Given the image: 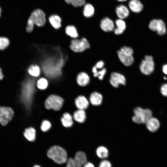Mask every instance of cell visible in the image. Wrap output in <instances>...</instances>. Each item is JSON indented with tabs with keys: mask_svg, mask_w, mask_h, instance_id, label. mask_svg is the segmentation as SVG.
<instances>
[{
	"mask_svg": "<svg viewBox=\"0 0 167 167\" xmlns=\"http://www.w3.org/2000/svg\"><path fill=\"white\" fill-rule=\"evenodd\" d=\"M61 121L63 126L66 128L71 127L74 123L72 116L67 112L63 114L61 118Z\"/></svg>",
	"mask_w": 167,
	"mask_h": 167,
	"instance_id": "obj_23",
	"label": "cell"
},
{
	"mask_svg": "<svg viewBox=\"0 0 167 167\" xmlns=\"http://www.w3.org/2000/svg\"><path fill=\"white\" fill-rule=\"evenodd\" d=\"M134 114L132 117V121L139 124L145 123L152 115V112L150 109H143L139 107L134 109Z\"/></svg>",
	"mask_w": 167,
	"mask_h": 167,
	"instance_id": "obj_4",
	"label": "cell"
},
{
	"mask_svg": "<svg viewBox=\"0 0 167 167\" xmlns=\"http://www.w3.org/2000/svg\"><path fill=\"white\" fill-rule=\"evenodd\" d=\"M14 115L12 108L0 106V123L2 125H6L12 120Z\"/></svg>",
	"mask_w": 167,
	"mask_h": 167,
	"instance_id": "obj_10",
	"label": "cell"
},
{
	"mask_svg": "<svg viewBox=\"0 0 167 167\" xmlns=\"http://www.w3.org/2000/svg\"><path fill=\"white\" fill-rule=\"evenodd\" d=\"M72 117L75 121L79 123H83L87 118L86 111L84 110L78 109L74 112Z\"/></svg>",
	"mask_w": 167,
	"mask_h": 167,
	"instance_id": "obj_20",
	"label": "cell"
},
{
	"mask_svg": "<svg viewBox=\"0 0 167 167\" xmlns=\"http://www.w3.org/2000/svg\"><path fill=\"white\" fill-rule=\"evenodd\" d=\"M95 13V9L94 6L92 4L88 3L85 4L83 9V15L87 18L92 17Z\"/></svg>",
	"mask_w": 167,
	"mask_h": 167,
	"instance_id": "obj_28",
	"label": "cell"
},
{
	"mask_svg": "<svg viewBox=\"0 0 167 167\" xmlns=\"http://www.w3.org/2000/svg\"><path fill=\"white\" fill-rule=\"evenodd\" d=\"M23 135L25 138L29 141L33 142L36 140V131L32 127H29L26 128L24 132Z\"/></svg>",
	"mask_w": 167,
	"mask_h": 167,
	"instance_id": "obj_21",
	"label": "cell"
},
{
	"mask_svg": "<svg viewBox=\"0 0 167 167\" xmlns=\"http://www.w3.org/2000/svg\"><path fill=\"white\" fill-rule=\"evenodd\" d=\"M49 21L52 26L55 29H58L61 27V19L58 15H53L49 17Z\"/></svg>",
	"mask_w": 167,
	"mask_h": 167,
	"instance_id": "obj_27",
	"label": "cell"
},
{
	"mask_svg": "<svg viewBox=\"0 0 167 167\" xmlns=\"http://www.w3.org/2000/svg\"><path fill=\"white\" fill-rule=\"evenodd\" d=\"M65 32L66 35L72 39L78 38L79 34L76 28L73 25H68L65 29Z\"/></svg>",
	"mask_w": 167,
	"mask_h": 167,
	"instance_id": "obj_26",
	"label": "cell"
},
{
	"mask_svg": "<svg viewBox=\"0 0 167 167\" xmlns=\"http://www.w3.org/2000/svg\"><path fill=\"white\" fill-rule=\"evenodd\" d=\"M9 41L8 38L3 37H0V50L5 49L9 45Z\"/></svg>",
	"mask_w": 167,
	"mask_h": 167,
	"instance_id": "obj_32",
	"label": "cell"
},
{
	"mask_svg": "<svg viewBox=\"0 0 167 167\" xmlns=\"http://www.w3.org/2000/svg\"><path fill=\"white\" fill-rule=\"evenodd\" d=\"M120 50L123 54L129 56H132L133 54V49L130 47L123 46Z\"/></svg>",
	"mask_w": 167,
	"mask_h": 167,
	"instance_id": "obj_33",
	"label": "cell"
},
{
	"mask_svg": "<svg viewBox=\"0 0 167 167\" xmlns=\"http://www.w3.org/2000/svg\"><path fill=\"white\" fill-rule=\"evenodd\" d=\"M106 72V69L105 68H103L100 70L98 71L97 73L93 75L94 77H97L99 79L102 80L103 79Z\"/></svg>",
	"mask_w": 167,
	"mask_h": 167,
	"instance_id": "obj_34",
	"label": "cell"
},
{
	"mask_svg": "<svg viewBox=\"0 0 167 167\" xmlns=\"http://www.w3.org/2000/svg\"><path fill=\"white\" fill-rule=\"evenodd\" d=\"M99 167H112L110 162L106 160L101 161L99 163Z\"/></svg>",
	"mask_w": 167,
	"mask_h": 167,
	"instance_id": "obj_35",
	"label": "cell"
},
{
	"mask_svg": "<svg viewBox=\"0 0 167 167\" xmlns=\"http://www.w3.org/2000/svg\"><path fill=\"white\" fill-rule=\"evenodd\" d=\"M90 47L88 41L84 37L72 39L69 45V48L75 53H82Z\"/></svg>",
	"mask_w": 167,
	"mask_h": 167,
	"instance_id": "obj_5",
	"label": "cell"
},
{
	"mask_svg": "<svg viewBox=\"0 0 167 167\" xmlns=\"http://www.w3.org/2000/svg\"><path fill=\"white\" fill-rule=\"evenodd\" d=\"M160 91L163 96L167 97V84H164L161 86Z\"/></svg>",
	"mask_w": 167,
	"mask_h": 167,
	"instance_id": "obj_36",
	"label": "cell"
},
{
	"mask_svg": "<svg viewBox=\"0 0 167 167\" xmlns=\"http://www.w3.org/2000/svg\"><path fill=\"white\" fill-rule=\"evenodd\" d=\"M149 28L153 31H156L160 35L165 34L166 29L165 24L161 19H154L151 20L148 25Z\"/></svg>",
	"mask_w": 167,
	"mask_h": 167,
	"instance_id": "obj_9",
	"label": "cell"
},
{
	"mask_svg": "<svg viewBox=\"0 0 167 167\" xmlns=\"http://www.w3.org/2000/svg\"><path fill=\"white\" fill-rule=\"evenodd\" d=\"M90 78L88 75L84 71L78 73L76 77V81L78 84L82 87H86L90 82Z\"/></svg>",
	"mask_w": 167,
	"mask_h": 167,
	"instance_id": "obj_13",
	"label": "cell"
},
{
	"mask_svg": "<svg viewBox=\"0 0 167 167\" xmlns=\"http://www.w3.org/2000/svg\"><path fill=\"white\" fill-rule=\"evenodd\" d=\"M36 78L28 79L22 84L20 100L27 110L31 109L35 94L38 89L36 90Z\"/></svg>",
	"mask_w": 167,
	"mask_h": 167,
	"instance_id": "obj_1",
	"label": "cell"
},
{
	"mask_svg": "<svg viewBox=\"0 0 167 167\" xmlns=\"http://www.w3.org/2000/svg\"><path fill=\"white\" fill-rule=\"evenodd\" d=\"M51 126V124L49 121L44 120L42 121L41 123L40 128L43 132H46L50 129Z\"/></svg>",
	"mask_w": 167,
	"mask_h": 167,
	"instance_id": "obj_30",
	"label": "cell"
},
{
	"mask_svg": "<svg viewBox=\"0 0 167 167\" xmlns=\"http://www.w3.org/2000/svg\"><path fill=\"white\" fill-rule=\"evenodd\" d=\"M46 22L45 15L40 9L35 10L31 14L27 21L26 30L30 33L33 30L34 25L39 27L43 26Z\"/></svg>",
	"mask_w": 167,
	"mask_h": 167,
	"instance_id": "obj_2",
	"label": "cell"
},
{
	"mask_svg": "<svg viewBox=\"0 0 167 167\" xmlns=\"http://www.w3.org/2000/svg\"><path fill=\"white\" fill-rule=\"evenodd\" d=\"M1 12H2V10H1V8L0 7V17L1 15Z\"/></svg>",
	"mask_w": 167,
	"mask_h": 167,
	"instance_id": "obj_43",
	"label": "cell"
},
{
	"mask_svg": "<svg viewBox=\"0 0 167 167\" xmlns=\"http://www.w3.org/2000/svg\"><path fill=\"white\" fill-rule=\"evenodd\" d=\"M128 7L130 10L137 13L141 12L143 10V6L139 0H130L128 3Z\"/></svg>",
	"mask_w": 167,
	"mask_h": 167,
	"instance_id": "obj_17",
	"label": "cell"
},
{
	"mask_svg": "<svg viewBox=\"0 0 167 167\" xmlns=\"http://www.w3.org/2000/svg\"><path fill=\"white\" fill-rule=\"evenodd\" d=\"M164 79L165 80H166L167 79V78L166 77H164Z\"/></svg>",
	"mask_w": 167,
	"mask_h": 167,
	"instance_id": "obj_44",
	"label": "cell"
},
{
	"mask_svg": "<svg viewBox=\"0 0 167 167\" xmlns=\"http://www.w3.org/2000/svg\"><path fill=\"white\" fill-rule=\"evenodd\" d=\"M97 156L100 158L105 159L109 156L108 149L104 146H100L98 147L96 150Z\"/></svg>",
	"mask_w": 167,
	"mask_h": 167,
	"instance_id": "obj_29",
	"label": "cell"
},
{
	"mask_svg": "<svg viewBox=\"0 0 167 167\" xmlns=\"http://www.w3.org/2000/svg\"><path fill=\"white\" fill-rule=\"evenodd\" d=\"M115 12L118 19H124L129 16L130 10L125 5L120 4L116 7Z\"/></svg>",
	"mask_w": 167,
	"mask_h": 167,
	"instance_id": "obj_16",
	"label": "cell"
},
{
	"mask_svg": "<svg viewBox=\"0 0 167 167\" xmlns=\"http://www.w3.org/2000/svg\"><path fill=\"white\" fill-rule=\"evenodd\" d=\"M33 167H41V166L38 165H35Z\"/></svg>",
	"mask_w": 167,
	"mask_h": 167,
	"instance_id": "obj_42",
	"label": "cell"
},
{
	"mask_svg": "<svg viewBox=\"0 0 167 167\" xmlns=\"http://www.w3.org/2000/svg\"><path fill=\"white\" fill-rule=\"evenodd\" d=\"M27 71L28 74L32 77L35 78L40 77L41 74V69L37 64H32L28 68Z\"/></svg>",
	"mask_w": 167,
	"mask_h": 167,
	"instance_id": "obj_18",
	"label": "cell"
},
{
	"mask_svg": "<svg viewBox=\"0 0 167 167\" xmlns=\"http://www.w3.org/2000/svg\"><path fill=\"white\" fill-rule=\"evenodd\" d=\"M162 70L165 74L167 75V64L163 66Z\"/></svg>",
	"mask_w": 167,
	"mask_h": 167,
	"instance_id": "obj_39",
	"label": "cell"
},
{
	"mask_svg": "<svg viewBox=\"0 0 167 167\" xmlns=\"http://www.w3.org/2000/svg\"><path fill=\"white\" fill-rule=\"evenodd\" d=\"M104 65V62L102 61H100L98 62L95 66L98 69H101L103 68Z\"/></svg>",
	"mask_w": 167,
	"mask_h": 167,
	"instance_id": "obj_37",
	"label": "cell"
},
{
	"mask_svg": "<svg viewBox=\"0 0 167 167\" xmlns=\"http://www.w3.org/2000/svg\"><path fill=\"white\" fill-rule=\"evenodd\" d=\"M115 24L116 27L114 28V32L116 35L122 34L126 28V24L124 19H118L116 20Z\"/></svg>",
	"mask_w": 167,
	"mask_h": 167,
	"instance_id": "obj_24",
	"label": "cell"
},
{
	"mask_svg": "<svg viewBox=\"0 0 167 167\" xmlns=\"http://www.w3.org/2000/svg\"><path fill=\"white\" fill-rule=\"evenodd\" d=\"M68 4H71L74 6L77 7L81 6L84 5L85 2V0H65Z\"/></svg>",
	"mask_w": 167,
	"mask_h": 167,
	"instance_id": "obj_31",
	"label": "cell"
},
{
	"mask_svg": "<svg viewBox=\"0 0 167 167\" xmlns=\"http://www.w3.org/2000/svg\"><path fill=\"white\" fill-rule=\"evenodd\" d=\"M119 2H126L127 0H117Z\"/></svg>",
	"mask_w": 167,
	"mask_h": 167,
	"instance_id": "obj_41",
	"label": "cell"
},
{
	"mask_svg": "<svg viewBox=\"0 0 167 167\" xmlns=\"http://www.w3.org/2000/svg\"><path fill=\"white\" fill-rule=\"evenodd\" d=\"M87 161L86 154L84 152L79 151L76 153L74 158H70L67 160L66 167H82Z\"/></svg>",
	"mask_w": 167,
	"mask_h": 167,
	"instance_id": "obj_7",
	"label": "cell"
},
{
	"mask_svg": "<svg viewBox=\"0 0 167 167\" xmlns=\"http://www.w3.org/2000/svg\"><path fill=\"white\" fill-rule=\"evenodd\" d=\"M89 102L94 106H99L102 102L103 97L102 95L96 92H92L89 97Z\"/></svg>",
	"mask_w": 167,
	"mask_h": 167,
	"instance_id": "obj_19",
	"label": "cell"
},
{
	"mask_svg": "<svg viewBox=\"0 0 167 167\" xmlns=\"http://www.w3.org/2000/svg\"><path fill=\"white\" fill-rule=\"evenodd\" d=\"M48 157L56 163L62 164L67 161V153L65 149L59 145L50 147L47 150Z\"/></svg>",
	"mask_w": 167,
	"mask_h": 167,
	"instance_id": "obj_3",
	"label": "cell"
},
{
	"mask_svg": "<svg viewBox=\"0 0 167 167\" xmlns=\"http://www.w3.org/2000/svg\"><path fill=\"white\" fill-rule=\"evenodd\" d=\"M100 27L101 29L105 32L112 31L115 28V24L111 19L105 17L101 20Z\"/></svg>",
	"mask_w": 167,
	"mask_h": 167,
	"instance_id": "obj_12",
	"label": "cell"
},
{
	"mask_svg": "<svg viewBox=\"0 0 167 167\" xmlns=\"http://www.w3.org/2000/svg\"><path fill=\"white\" fill-rule=\"evenodd\" d=\"M75 103L78 109H86L89 107V102L86 97L83 95H79L75 99Z\"/></svg>",
	"mask_w": 167,
	"mask_h": 167,
	"instance_id": "obj_15",
	"label": "cell"
},
{
	"mask_svg": "<svg viewBox=\"0 0 167 167\" xmlns=\"http://www.w3.org/2000/svg\"><path fill=\"white\" fill-rule=\"evenodd\" d=\"M49 81L47 78L41 76L38 78L36 79V88L40 90L46 89L49 85Z\"/></svg>",
	"mask_w": 167,
	"mask_h": 167,
	"instance_id": "obj_25",
	"label": "cell"
},
{
	"mask_svg": "<svg viewBox=\"0 0 167 167\" xmlns=\"http://www.w3.org/2000/svg\"><path fill=\"white\" fill-rule=\"evenodd\" d=\"M109 82L113 87L116 88L118 87L120 84L125 85L126 79L122 74L113 72L111 74Z\"/></svg>",
	"mask_w": 167,
	"mask_h": 167,
	"instance_id": "obj_11",
	"label": "cell"
},
{
	"mask_svg": "<svg viewBox=\"0 0 167 167\" xmlns=\"http://www.w3.org/2000/svg\"><path fill=\"white\" fill-rule=\"evenodd\" d=\"M141 72L143 74L148 75L152 73L154 69L153 58L151 56L146 55L141 62L139 66Z\"/></svg>",
	"mask_w": 167,
	"mask_h": 167,
	"instance_id": "obj_8",
	"label": "cell"
},
{
	"mask_svg": "<svg viewBox=\"0 0 167 167\" xmlns=\"http://www.w3.org/2000/svg\"><path fill=\"white\" fill-rule=\"evenodd\" d=\"M3 77V75L2 74L1 69L0 68V80L2 79Z\"/></svg>",
	"mask_w": 167,
	"mask_h": 167,
	"instance_id": "obj_40",
	"label": "cell"
},
{
	"mask_svg": "<svg viewBox=\"0 0 167 167\" xmlns=\"http://www.w3.org/2000/svg\"><path fill=\"white\" fill-rule=\"evenodd\" d=\"M148 130L152 132L157 131L159 129L160 124L159 120L156 118L151 117L145 123Z\"/></svg>",
	"mask_w": 167,
	"mask_h": 167,
	"instance_id": "obj_14",
	"label": "cell"
},
{
	"mask_svg": "<svg viewBox=\"0 0 167 167\" xmlns=\"http://www.w3.org/2000/svg\"><path fill=\"white\" fill-rule=\"evenodd\" d=\"M64 100L58 95L52 94L49 95L45 101V106L48 109L59 110L62 107Z\"/></svg>",
	"mask_w": 167,
	"mask_h": 167,
	"instance_id": "obj_6",
	"label": "cell"
},
{
	"mask_svg": "<svg viewBox=\"0 0 167 167\" xmlns=\"http://www.w3.org/2000/svg\"><path fill=\"white\" fill-rule=\"evenodd\" d=\"M83 166V167H95L93 164L90 162H86Z\"/></svg>",
	"mask_w": 167,
	"mask_h": 167,
	"instance_id": "obj_38",
	"label": "cell"
},
{
	"mask_svg": "<svg viewBox=\"0 0 167 167\" xmlns=\"http://www.w3.org/2000/svg\"><path fill=\"white\" fill-rule=\"evenodd\" d=\"M119 58L121 62L125 66H129L131 65L134 61L132 56H129L122 53L120 50L117 52Z\"/></svg>",
	"mask_w": 167,
	"mask_h": 167,
	"instance_id": "obj_22",
	"label": "cell"
}]
</instances>
